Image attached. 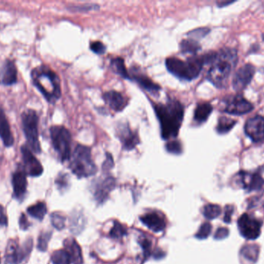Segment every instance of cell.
Segmentation results:
<instances>
[{
	"mask_svg": "<svg viewBox=\"0 0 264 264\" xmlns=\"http://www.w3.org/2000/svg\"><path fill=\"white\" fill-rule=\"evenodd\" d=\"M30 226V223H29L28 220H27V217L25 215H21L20 218V229L23 230H27Z\"/></svg>",
	"mask_w": 264,
	"mask_h": 264,
	"instance_id": "cell-46",
	"label": "cell"
},
{
	"mask_svg": "<svg viewBox=\"0 0 264 264\" xmlns=\"http://www.w3.org/2000/svg\"><path fill=\"white\" fill-rule=\"evenodd\" d=\"M139 219L146 227L149 228L154 233H157L164 231L166 227L165 219L157 213H146L140 216Z\"/></svg>",
	"mask_w": 264,
	"mask_h": 264,
	"instance_id": "cell-18",
	"label": "cell"
},
{
	"mask_svg": "<svg viewBox=\"0 0 264 264\" xmlns=\"http://www.w3.org/2000/svg\"><path fill=\"white\" fill-rule=\"evenodd\" d=\"M116 181L112 177H108L102 181L97 182L94 187V196L96 201L102 204L107 200L109 193L114 189Z\"/></svg>",
	"mask_w": 264,
	"mask_h": 264,
	"instance_id": "cell-17",
	"label": "cell"
},
{
	"mask_svg": "<svg viewBox=\"0 0 264 264\" xmlns=\"http://www.w3.org/2000/svg\"><path fill=\"white\" fill-rule=\"evenodd\" d=\"M111 64V67L116 73L121 75L123 78L130 79L129 73L127 72L125 65H124V60L121 58H116V59H112Z\"/></svg>",
	"mask_w": 264,
	"mask_h": 264,
	"instance_id": "cell-32",
	"label": "cell"
},
{
	"mask_svg": "<svg viewBox=\"0 0 264 264\" xmlns=\"http://www.w3.org/2000/svg\"><path fill=\"white\" fill-rule=\"evenodd\" d=\"M33 249V240L31 238L26 241L23 245L19 244L16 239H11L7 245L6 250V264H22L30 256Z\"/></svg>",
	"mask_w": 264,
	"mask_h": 264,
	"instance_id": "cell-8",
	"label": "cell"
},
{
	"mask_svg": "<svg viewBox=\"0 0 264 264\" xmlns=\"http://www.w3.org/2000/svg\"><path fill=\"white\" fill-rule=\"evenodd\" d=\"M52 145L60 162L71 159V136L69 130L63 126H53L50 129Z\"/></svg>",
	"mask_w": 264,
	"mask_h": 264,
	"instance_id": "cell-7",
	"label": "cell"
},
{
	"mask_svg": "<svg viewBox=\"0 0 264 264\" xmlns=\"http://www.w3.org/2000/svg\"><path fill=\"white\" fill-rule=\"evenodd\" d=\"M254 109L253 104L242 95H236L226 101L224 112L235 116H241L250 113Z\"/></svg>",
	"mask_w": 264,
	"mask_h": 264,
	"instance_id": "cell-11",
	"label": "cell"
},
{
	"mask_svg": "<svg viewBox=\"0 0 264 264\" xmlns=\"http://www.w3.org/2000/svg\"><path fill=\"white\" fill-rule=\"evenodd\" d=\"M213 110V107H212L211 104H210V103H200L195 110L194 120H195L198 124H202V123H205V122L208 120L210 115H211Z\"/></svg>",
	"mask_w": 264,
	"mask_h": 264,
	"instance_id": "cell-24",
	"label": "cell"
},
{
	"mask_svg": "<svg viewBox=\"0 0 264 264\" xmlns=\"http://www.w3.org/2000/svg\"><path fill=\"white\" fill-rule=\"evenodd\" d=\"M244 130L252 141L254 143L262 142L264 140V117L257 115L248 119Z\"/></svg>",
	"mask_w": 264,
	"mask_h": 264,
	"instance_id": "cell-13",
	"label": "cell"
},
{
	"mask_svg": "<svg viewBox=\"0 0 264 264\" xmlns=\"http://www.w3.org/2000/svg\"><path fill=\"white\" fill-rule=\"evenodd\" d=\"M7 225H8V218L4 207L0 204V227H5Z\"/></svg>",
	"mask_w": 264,
	"mask_h": 264,
	"instance_id": "cell-45",
	"label": "cell"
},
{
	"mask_svg": "<svg viewBox=\"0 0 264 264\" xmlns=\"http://www.w3.org/2000/svg\"><path fill=\"white\" fill-rule=\"evenodd\" d=\"M165 147H166L167 151L173 153V154H180V153H182V146L180 144L179 142H169V143H167Z\"/></svg>",
	"mask_w": 264,
	"mask_h": 264,
	"instance_id": "cell-39",
	"label": "cell"
},
{
	"mask_svg": "<svg viewBox=\"0 0 264 264\" xmlns=\"http://www.w3.org/2000/svg\"><path fill=\"white\" fill-rule=\"evenodd\" d=\"M180 49L183 54L188 55H195L201 49V46L199 44L196 40L192 39L183 40L180 43Z\"/></svg>",
	"mask_w": 264,
	"mask_h": 264,
	"instance_id": "cell-27",
	"label": "cell"
},
{
	"mask_svg": "<svg viewBox=\"0 0 264 264\" xmlns=\"http://www.w3.org/2000/svg\"><path fill=\"white\" fill-rule=\"evenodd\" d=\"M160 123L162 139L169 140L178 136L184 117V108L175 99H169L166 104H156L154 107Z\"/></svg>",
	"mask_w": 264,
	"mask_h": 264,
	"instance_id": "cell-1",
	"label": "cell"
},
{
	"mask_svg": "<svg viewBox=\"0 0 264 264\" xmlns=\"http://www.w3.org/2000/svg\"><path fill=\"white\" fill-rule=\"evenodd\" d=\"M27 213L31 217L34 218L36 220H38L39 221H42L44 219L46 213H47L46 203L43 202V201H40V202L36 203V204L30 206L27 208Z\"/></svg>",
	"mask_w": 264,
	"mask_h": 264,
	"instance_id": "cell-26",
	"label": "cell"
},
{
	"mask_svg": "<svg viewBox=\"0 0 264 264\" xmlns=\"http://www.w3.org/2000/svg\"><path fill=\"white\" fill-rule=\"evenodd\" d=\"M236 123H237V121L233 120V119L224 117H220L219 119L218 124L217 126V133H220V134H226V133H229L234 127Z\"/></svg>",
	"mask_w": 264,
	"mask_h": 264,
	"instance_id": "cell-28",
	"label": "cell"
},
{
	"mask_svg": "<svg viewBox=\"0 0 264 264\" xmlns=\"http://www.w3.org/2000/svg\"><path fill=\"white\" fill-rule=\"evenodd\" d=\"M165 256V254L164 253L163 251L160 249H158L157 250L155 251V252H154V258H155V259H162Z\"/></svg>",
	"mask_w": 264,
	"mask_h": 264,
	"instance_id": "cell-48",
	"label": "cell"
},
{
	"mask_svg": "<svg viewBox=\"0 0 264 264\" xmlns=\"http://www.w3.org/2000/svg\"><path fill=\"white\" fill-rule=\"evenodd\" d=\"M0 262H1V258H0Z\"/></svg>",
	"mask_w": 264,
	"mask_h": 264,
	"instance_id": "cell-52",
	"label": "cell"
},
{
	"mask_svg": "<svg viewBox=\"0 0 264 264\" xmlns=\"http://www.w3.org/2000/svg\"><path fill=\"white\" fill-rule=\"evenodd\" d=\"M90 48L94 53L98 54V55H103L105 53L106 46L104 43L99 41H95L91 43Z\"/></svg>",
	"mask_w": 264,
	"mask_h": 264,
	"instance_id": "cell-41",
	"label": "cell"
},
{
	"mask_svg": "<svg viewBox=\"0 0 264 264\" xmlns=\"http://www.w3.org/2000/svg\"><path fill=\"white\" fill-rule=\"evenodd\" d=\"M237 62L236 49L225 48L216 52L214 59L210 63L211 66L207 73V79L217 88H225Z\"/></svg>",
	"mask_w": 264,
	"mask_h": 264,
	"instance_id": "cell-2",
	"label": "cell"
},
{
	"mask_svg": "<svg viewBox=\"0 0 264 264\" xmlns=\"http://www.w3.org/2000/svg\"><path fill=\"white\" fill-rule=\"evenodd\" d=\"M87 224V219L82 210L75 209L71 213L70 219V229L71 233L75 235L81 234L85 229Z\"/></svg>",
	"mask_w": 264,
	"mask_h": 264,
	"instance_id": "cell-21",
	"label": "cell"
},
{
	"mask_svg": "<svg viewBox=\"0 0 264 264\" xmlns=\"http://www.w3.org/2000/svg\"><path fill=\"white\" fill-rule=\"evenodd\" d=\"M52 236L51 232H43L38 238V243H37V248L39 250L45 252L47 249L48 243L50 242V238Z\"/></svg>",
	"mask_w": 264,
	"mask_h": 264,
	"instance_id": "cell-36",
	"label": "cell"
},
{
	"mask_svg": "<svg viewBox=\"0 0 264 264\" xmlns=\"http://www.w3.org/2000/svg\"><path fill=\"white\" fill-rule=\"evenodd\" d=\"M262 40H263V41H264V33H263V34H262Z\"/></svg>",
	"mask_w": 264,
	"mask_h": 264,
	"instance_id": "cell-51",
	"label": "cell"
},
{
	"mask_svg": "<svg viewBox=\"0 0 264 264\" xmlns=\"http://www.w3.org/2000/svg\"><path fill=\"white\" fill-rule=\"evenodd\" d=\"M98 9H99V6L95 5V4H84V5L70 7V10L78 11V12H86V11L98 10Z\"/></svg>",
	"mask_w": 264,
	"mask_h": 264,
	"instance_id": "cell-40",
	"label": "cell"
},
{
	"mask_svg": "<svg viewBox=\"0 0 264 264\" xmlns=\"http://www.w3.org/2000/svg\"><path fill=\"white\" fill-rule=\"evenodd\" d=\"M22 159H23V168L27 175L30 177H39L43 174V168L40 162L33 155L27 144L21 146Z\"/></svg>",
	"mask_w": 264,
	"mask_h": 264,
	"instance_id": "cell-10",
	"label": "cell"
},
{
	"mask_svg": "<svg viewBox=\"0 0 264 264\" xmlns=\"http://www.w3.org/2000/svg\"><path fill=\"white\" fill-rule=\"evenodd\" d=\"M233 213V208L231 206H227L225 212L224 222L226 223H230L231 222V216Z\"/></svg>",
	"mask_w": 264,
	"mask_h": 264,
	"instance_id": "cell-47",
	"label": "cell"
},
{
	"mask_svg": "<svg viewBox=\"0 0 264 264\" xmlns=\"http://www.w3.org/2000/svg\"><path fill=\"white\" fill-rule=\"evenodd\" d=\"M114 167V160L110 153H107L105 162L103 164V171H107Z\"/></svg>",
	"mask_w": 264,
	"mask_h": 264,
	"instance_id": "cell-44",
	"label": "cell"
},
{
	"mask_svg": "<svg viewBox=\"0 0 264 264\" xmlns=\"http://www.w3.org/2000/svg\"><path fill=\"white\" fill-rule=\"evenodd\" d=\"M245 178L247 181H243V186L249 191H254V190H259L264 185V181L260 175L257 174L254 175H249L247 173H244Z\"/></svg>",
	"mask_w": 264,
	"mask_h": 264,
	"instance_id": "cell-25",
	"label": "cell"
},
{
	"mask_svg": "<svg viewBox=\"0 0 264 264\" xmlns=\"http://www.w3.org/2000/svg\"><path fill=\"white\" fill-rule=\"evenodd\" d=\"M70 160V169L78 178L93 176L98 171L91 157V149L88 146L78 144Z\"/></svg>",
	"mask_w": 264,
	"mask_h": 264,
	"instance_id": "cell-5",
	"label": "cell"
},
{
	"mask_svg": "<svg viewBox=\"0 0 264 264\" xmlns=\"http://www.w3.org/2000/svg\"><path fill=\"white\" fill-rule=\"evenodd\" d=\"M222 209L218 204H208L204 206L203 214L207 220H212L217 219L221 214Z\"/></svg>",
	"mask_w": 264,
	"mask_h": 264,
	"instance_id": "cell-30",
	"label": "cell"
},
{
	"mask_svg": "<svg viewBox=\"0 0 264 264\" xmlns=\"http://www.w3.org/2000/svg\"><path fill=\"white\" fill-rule=\"evenodd\" d=\"M27 174L20 166L17 171L13 174L12 177V185L14 188V194L17 199L22 200L25 196L27 189Z\"/></svg>",
	"mask_w": 264,
	"mask_h": 264,
	"instance_id": "cell-14",
	"label": "cell"
},
{
	"mask_svg": "<svg viewBox=\"0 0 264 264\" xmlns=\"http://www.w3.org/2000/svg\"><path fill=\"white\" fill-rule=\"evenodd\" d=\"M17 82V68L14 61L7 59L0 68V85L12 86Z\"/></svg>",
	"mask_w": 264,
	"mask_h": 264,
	"instance_id": "cell-16",
	"label": "cell"
},
{
	"mask_svg": "<svg viewBox=\"0 0 264 264\" xmlns=\"http://www.w3.org/2000/svg\"><path fill=\"white\" fill-rule=\"evenodd\" d=\"M212 232V225L210 223H203L201 225L200 229L196 234L195 235V237L198 239H206L210 236Z\"/></svg>",
	"mask_w": 264,
	"mask_h": 264,
	"instance_id": "cell-37",
	"label": "cell"
},
{
	"mask_svg": "<svg viewBox=\"0 0 264 264\" xmlns=\"http://www.w3.org/2000/svg\"><path fill=\"white\" fill-rule=\"evenodd\" d=\"M256 68L251 64H246L239 68L234 74L233 79V89L236 91H243L254 77Z\"/></svg>",
	"mask_w": 264,
	"mask_h": 264,
	"instance_id": "cell-12",
	"label": "cell"
},
{
	"mask_svg": "<svg viewBox=\"0 0 264 264\" xmlns=\"http://www.w3.org/2000/svg\"><path fill=\"white\" fill-rule=\"evenodd\" d=\"M1 163H2V159L0 157V165H1Z\"/></svg>",
	"mask_w": 264,
	"mask_h": 264,
	"instance_id": "cell-50",
	"label": "cell"
},
{
	"mask_svg": "<svg viewBox=\"0 0 264 264\" xmlns=\"http://www.w3.org/2000/svg\"><path fill=\"white\" fill-rule=\"evenodd\" d=\"M65 249L68 251L72 264H83V255L78 242L73 238H68L63 242Z\"/></svg>",
	"mask_w": 264,
	"mask_h": 264,
	"instance_id": "cell-22",
	"label": "cell"
},
{
	"mask_svg": "<svg viewBox=\"0 0 264 264\" xmlns=\"http://www.w3.org/2000/svg\"><path fill=\"white\" fill-rule=\"evenodd\" d=\"M21 120L27 146L33 153H41V146L39 140V117L37 112L33 110H25L22 113Z\"/></svg>",
	"mask_w": 264,
	"mask_h": 264,
	"instance_id": "cell-6",
	"label": "cell"
},
{
	"mask_svg": "<svg viewBox=\"0 0 264 264\" xmlns=\"http://www.w3.org/2000/svg\"><path fill=\"white\" fill-rule=\"evenodd\" d=\"M129 76H130V79H134L142 88H145L146 91H149L152 95H156L160 91V87L157 84L152 82V80L146 75L136 72V73L130 74Z\"/></svg>",
	"mask_w": 264,
	"mask_h": 264,
	"instance_id": "cell-23",
	"label": "cell"
},
{
	"mask_svg": "<svg viewBox=\"0 0 264 264\" xmlns=\"http://www.w3.org/2000/svg\"><path fill=\"white\" fill-rule=\"evenodd\" d=\"M56 185L59 189H65L68 188V178L67 175H59L56 180Z\"/></svg>",
	"mask_w": 264,
	"mask_h": 264,
	"instance_id": "cell-42",
	"label": "cell"
},
{
	"mask_svg": "<svg viewBox=\"0 0 264 264\" xmlns=\"http://www.w3.org/2000/svg\"><path fill=\"white\" fill-rule=\"evenodd\" d=\"M233 1H221V2L217 3V5L220 7H226V6L230 5L233 4Z\"/></svg>",
	"mask_w": 264,
	"mask_h": 264,
	"instance_id": "cell-49",
	"label": "cell"
},
{
	"mask_svg": "<svg viewBox=\"0 0 264 264\" xmlns=\"http://www.w3.org/2000/svg\"><path fill=\"white\" fill-rule=\"evenodd\" d=\"M30 76L33 85L48 102L53 104L60 98V81L58 75L49 67L42 65L33 68Z\"/></svg>",
	"mask_w": 264,
	"mask_h": 264,
	"instance_id": "cell-3",
	"label": "cell"
},
{
	"mask_svg": "<svg viewBox=\"0 0 264 264\" xmlns=\"http://www.w3.org/2000/svg\"><path fill=\"white\" fill-rule=\"evenodd\" d=\"M210 30L207 27H203V28H199L196 30H192V31L188 33V35L189 36L190 39L196 40V39L203 38L210 33Z\"/></svg>",
	"mask_w": 264,
	"mask_h": 264,
	"instance_id": "cell-38",
	"label": "cell"
},
{
	"mask_svg": "<svg viewBox=\"0 0 264 264\" xmlns=\"http://www.w3.org/2000/svg\"><path fill=\"white\" fill-rule=\"evenodd\" d=\"M50 220H51L52 225L55 229H57V230H62V229H64L66 218L61 213H53L50 216Z\"/></svg>",
	"mask_w": 264,
	"mask_h": 264,
	"instance_id": "cell-35",
	"label": "cell"
},
{
	"mask_svg": "<svg viewBox=\"0 0 264 264\" xmlns=\"http://www.w3.org/2000/svg\"><path fill=\"white\" fill-rule=\"evenodd\" d=\"M127 234V229L122 224L114 220L113 227L110 230V236L113 239H121Z\"/></svg>",
	"mask_w": 264,
	"mask_h": 264,
	"instance_id": "cell-33",
	"label": "cell"
},
{
	"mask_svg": "<svg viewBox=\"0 0 264 264\" xmlns=\"http://www.w3.org/2000/svg\"><path fill=\"white\" fill-rule=\"evenodd\" d=\"M228 236H229V229L227 228H219L215 233L214 239L220 240V239H226Z\"/></svg>",
	"mask_w": 264,
	"mask_h": 264,
	"instance_id": "cell-43",
	"label": "cell"
},
{
	"mask_svg": "<svg viewBox=\"0 0 264 264\" xmlns=\"http://www.w3.org/2000/svg\"><path fill=\"white\" fill-rule=\"evenodd\" d=\"M52 264H71V256L66 249H59L53 252Z\"/></svg>",
	"mask_w": 264,
	"mask_h": 264,
	"instance_id": "cell-29",
	"label": "cell"
},
{
	"mask_svg": "<svg viewBox=\"0 0 264 264\" xmlns=\"http://www.w3.org/2000/svg\"><path fill=\"white\" fill-rule=\"evenodd\" d=\"M206 64L205 55L201 57H191L187 61L177 58H168L165 61L167 69L172 75L180 79L191 81L201 73Z\"/></svg>",
	"mask_w": 264,
	"mask_h": 264,
	"instance_id": "cell-4",
	"label": "cell"
},
{
	"mask_svg": "<svg viewBox=\"0 0 264 264\" xmlns=\"http://www.w3.org/2000/svg\"><path fill=\"white\" fill-rule=\"evenodd\" d=\"M0 138L6 147H11L14 144V137L10 128L4 109L0 107Z\"/></svg>",
	"mask_w": 264,
	"mask_h": 264,
	"instance_id": "cell-19",
	"label": "cell"
},
{
	"mask_svg": "<svg viewBox=\"0 0 264 264\" xmlns=\"http://www.w3.org/2000/svg\"><path fill=\"white\" fill-rule=\"evenodd\" d=\"M117 134L125 150H132L139 143V138L137 133L132 131L127 124L119 125Z\"/></svg>",
	"mask_w": 264,
	"mask_h": 264,
	"instance_id": "cell-15",
	"label": "cell"
},
{
	"mask_svg": "<svg viewBox=\"0 0 264 264\" xmlns=\"http://www.w3.org/2000/svg\"><path fill=\"white\" fill-rule=\"evenodd\" d=\"M103 98L107 105L116 112L122 111L127 105V98L117 91H107L104 94Z\"/></svg>",
	"mask_w": 264,
	"mask_h": 264,
	"instance_id": "cell-20",
	"label": "cell"
},
{
	"mask_svg": "<svg viewBox=\"0 0 264 264\" xmlns=\"http://www.w3.org/2000/svg\"><path fill=\"white\" fill-rule=\"evenodd\" d=\"M139 245H140L141 247L143 249L144 252V259L145 261L147 260L148 258L151 256V252H152V242H151L150 239H149V238L146 237V236H140L139 238Z\"/></svg>",
	"mask_w": 264,
	"mask_h": 264,
	"instance_id": "cell-34",
	"label": "cell"
},
{
	"mask_svg": "<svg viewBox=\"0 0 264 264\" xmlns=\"http://www.w3.org/2000/svg\"><path fill=\"white\" fill-rule=\"evenodd\" d=\"M241 254L251 262H256L259 255V247L256 245H246L241 249Z\"/></svg>",
	"mask_w": 264,
	"mask_h": 264,
	"instance_id": "cell-31",
	"label": "cell"
},
{
	"mask_svg": "<svg viewBox=\"0 0 264 264\" xmlns=\"http://www.w3.org/2000/svg\"><path fill=\"white\" fill-rule=\"evenodd\" d=\"M237 224L239 233L245 239L254 240L260 235L262 223L248 214L240 216Z\"/></svg>",
	"mask_w": 264,
	"mask_h": 264,
	"instance_id": "cell-9",
	"label": "cell"
}]
</instances>
